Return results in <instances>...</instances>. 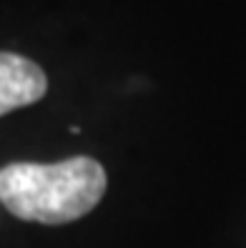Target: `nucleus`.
Here are the masks:
<instances>
[{"mask_svg":"<svg viewBox=\"0 0 246 248\" xmlns=\"http://www.w3.org/2000/svg\"><path fill=\"white\" fill-rule=\"evenodd\" d=\"M46 91L48 78L40 65L16 53H0V115L35 103Z\"/></svg>","mask_w":246,"mask_h":248,"instance_id":"2","label":"nucleus"},{"mask_svg":"<svg viewBox=\"0 0 246 248\" xmlns=\"http://www.w3.org/2000/svg\"><path fill=\"white\" fill-rule=\"evenodd\" d=\"M106 170L93 158L0 168V206L20 221L61 226L85 216L106 193Z\"/></svg>","mask_w":246,"mask_h":248,"instance_id":"1","label":"nucleus"}]
</instances>
